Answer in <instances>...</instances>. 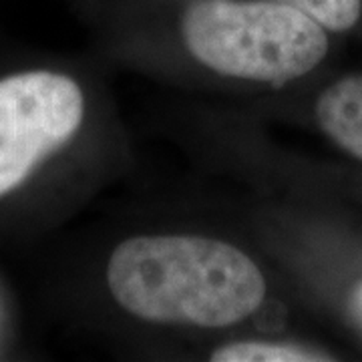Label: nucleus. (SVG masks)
Returning a JSON list of instances; mask_svg holds the SVG:
<instances>
[{
	"instance_id": "obj_2",
	"label": "nucleus",
	"mask_w": 362,
	"mask_h": 362,
	"mask_svg": "<svg viewBox=\"0 0 362 362\" xmlns=\"http://www.w3.org/2000/svg\"><path fill=\"white\" fill-rule=\"evenodd\" d=\"M187 51L226 77L288 83L308 75L328 52L326 28L282 2L202 0L183 16Z\"/></svg>"
},
{
	"instance_id": "obj_5",
	"label": "nucleus",
	"mask_w": 362,
	"mask_h": 362,
	"mask_svg": "<svg viewBox=\"0 0 362 362\" xmlns=\"http://www.w3.org/2000/svg\"><path fill=\"white\" fill-rule=\"evenodd\" d=\"M214 362H312L328 361L320 352L280 342H233L211 354Z\"/></svg>"
},
{
	"instance_id": "obj_1",
	"label": "nucleus",
	"mask_w": 362,
	"mask_h": 362,
	"mask_svg": "<svg viewBox=\"0 0 362 362\" xmlns=\"http://www.w3.org/2000/svg\"><path fill=\"white\" fill-rule=\"evenodd\" d=\"M117 304L159 324L223 328L250 318L266 298L256 262L228 242L202 235H137L107 264Z\"/></svg>"
},
{
	"instance_id": "obj_7",
	"label": "nucleus",
	"mask_w": 362,
	"mask_h": 362,
	"mask_svg": "<svg viewBox=\"0 0 362 362\" xmlns=\"http://www.w3.org/2000/svg\"><path fill=\"white\" fill-rule=\"evenodd\" d=\"M358 298H361V306H362V288H361V294H358Z\"/></svg>"
},
{
	"instance_id": "obj_3",
	"label": "nucleus",
	"mask_w": 362,
	"mask_h": 362,
	"mask_svg": "<svg viewBox=\"0 0 362 362\" xmlns=\"http://www.w3.org/2000/svg\"><path fill=\"white\" fill-rule=\"evenodd\" d=\"M83 90L71 77L30 71L0 81V197L81 127Z\"/></svg>"
},
{
	"instance_id": "obj_4",
	"label": "nucleus",
	"mask_w": 362,
	"mask_h": 362,
	"mask_svg": "<svg viewBox=\"0 0 362 362\" xmlns=\"http://www.w3.org/2000/svg\"><path fill=\"white\" fill-rule=\"evenodd\" d=\"M316 119L322 131L362 159V75H352L332 83L316 101Z\"/></svg>"
},
{
	"instance_id": "obj_6",
	"label": "nucleus",
	"mask_w": 362,
	"mask_h": 362,
	"mask_svg": "<svg viewBox=\"0 0 362 362\" xmlns=\"http://www.w3.org/2000/svg\"><path fill=\"white\" fill-rule=\"evenodd\" d=\"M294 6L300 13L312 16L324 28L344 33L358 23L362 13V0H276Z\"/></svg>"
}]
</instances>
